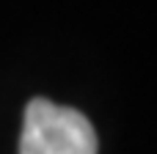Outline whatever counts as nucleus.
Masks as SVG:
<instances>
[{"label": "nucleus", "mask_w": 157, "mask_h": 154, "mask_svg": "<svg viewBox=\"0 0 157 154\" xmlns=\"http://www.w3.org/2000/svg\"><path fill=\"white\" fill-rule=\"evenodd\" d=\"M19 154H97V132L83 113L50 99H30Z\"/></svg>", "instance_id": "nucleus-1"}]
</instances>
